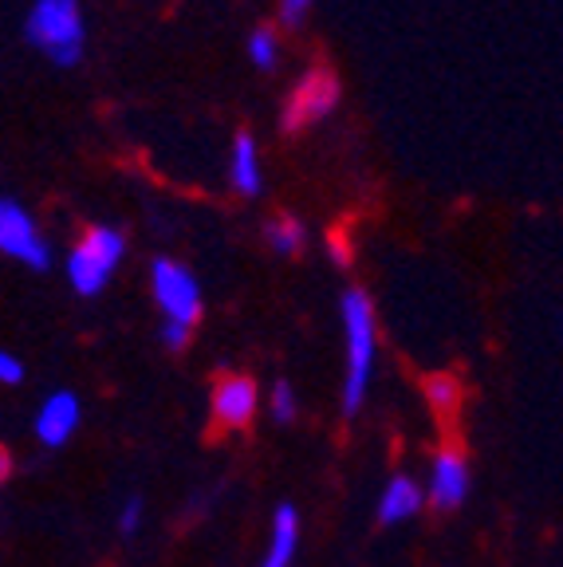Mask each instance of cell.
<instances>
[{
  "label": "cell",
  "instance_id": "1",
  "mask_svg": "<svg viewBox=\"0 0 563 567\" xmlns=\"http://www.w3.org/2000/svg\"><path fill=\"white\" fill-rule=\"evenodd\" d=\"M344 311V336H347V379H344V414H359L367 402L370 374H375V354H379V331H375V308L367 292L351 288L339 300Z\"/></svg>",
  "mask_w": 563,
  "mask_h": 567
},
{
  "label": "cell",
  "instance_id": "2",
  "mask_svg": "<svg viewBox=\"0 0 563 567\" xmlns=\"http://www.w3.org/2000/svg\"><path fill=\"white\" fill-rule=\"evenodd\" d=\"M24 35L32 40L48 60L71 63L83 55V17L75 0H35L24 20Z\"/></svg>",
  "mask_w": 563,
  "mask_h": 567
},
{
  "label": "cell",
  "instance_id": "3",
  "mask_svg": "<svg viewBox=\"0 0 563 567\" xmlns=\"http://www.w3.org/2000/svg\"><path fill=\"white\" fill-rule=\"evenodd\" d=\"M119 260H123V233L106 229V225L91 229L68 257L71 288L80 296H99L106 288V280H111V272L119 268Z\"/></svg>",
  "mask_w": 563,
  "mask_h": 567
},
{
  "label": "cell",
  "instance_id": "4",
  "mask_svg": "<svg viewBox=\"0 0 563 567\" xmlns=\"http://www.w3.org/2000/svg\"><path fill=\"white\" fill-rule=\"evenodd\" d=\"M150 288H154V300H158V308L166 311V319L194 328L197 316H202V292H197V280L190 268L158 257L154 265H150Z\"/></svg>",
  "mask_w": 563,
  "mask_h": 567
},
{
  "label": "cell",
  "instance_id": "5",
  "mask_svg": "<svg viewBox=\"0 0 563 567\" xmlns=\"http://www.w3.org/2000/svg\"><path fill=\"white\" fill-rule=\"evenodd\" d=\"M0 248H4L12 260H20V265L35 268V272L52 268V248L40 237V229H35V221L28 217L24 205H17V202L0 205Z\"/></svg>",
  "mask_w": 563,
  "mask_h": 567
},
{
  "label": "cell",
  "instance_id": "6",
  "mask_svg": "<svg viewBox=\"0 0 563 567\" xmlns=\"http://www.w3.org/2000/svg\"><path fill=\"white\" fill-rule=\"evenodd\" d=\"M256 406H260V390L248 374H221L209 394L213 422H217V430H229V434L253 425Z\"/></svg>",
  "mask_w": 563,
  "mask_h": 567
},
{
  "label": "cell",
  "instance_id": "7",
  "mask_svg": "<svg viewBox=\"0 0 563 567\" xmlns=\"http://www.w3.org/2000/svg\"><path fill=\"white\" fill-rule=\"evenodd\" d=\"M469 461L461 450H453V445H446V450L433 453L430 461V485H426V496L433 501V508H446V513H453V508L465 505L469 496Z\"/></svg>",
  "mask_w": 563,
  "mask_h": 567
},
{
  "label": "cell",
  "instance_id": "8",
  "mask_svg": "<svg viewBox=\"0 0 563 567\" xmlns=\"http://www.w3.org/2000/svg\"><path fill=\"white\" fill-rule=\"evenodd\" d=\"M335 103H339V83L331 75H324V71H316V75H308V80L291 91L288 111H284V126L296 131L304 123H319V118L331 115Z\"/></svg>",
  "mask_w": 563,
  "mask_h": 567
},
{
  "label": "cell",
  "instance_id": "9",
  "mask_svg": "<svg viewBox=\"0 0 563 567\" xmlns=\"http://www.w3.org/2000/svg\"><path fill=\"white\" fill-rule=\"evenodd\" d=\"M80 399L71 394V390H55V394H48L44 406L35 410V437H40V445H48V450H60V445L71 442V434L80 430Z\"/></svg>",
  "mask_w": 563,
  "mask_h": 567
},
{
  "label": "cell",
  "instance_id": "10",
  "mask_svg": "<svg viewBox=\"0 0 563 567\" xmlns=\"http://www.w3.org/2000/svg\"><path fill=\"white\" fill-rule=\"evenodd\" d=\"M426 501H430L426 488L418 485L414 477L398 473V477L387 481V488H382V496H379V520L402 524V520H410V516H418V508H422Z\"/></svg>",
  "mask_w": 563,
  "mask_h": 567
},
{
  "label": "cell",
  "instance_id": "11",
  "mask_svg": "<svg viewBox=\"0 0 563 567\" xmlns=\"http://www.w3.org/2000/svg\"><path fill=\"white\" fill-rule=\"evenodd\" d=\"M299 548V513L291 505H280L273 513V536H268L265 559L256 567H291Z\"/></svg>",
  "mask_w": 563,
  "mask_h": 567
},
{
  "label": "cell",
  "instance_id": "12",
  "mask_svg": "<svg viewBox=\"0 0 563 567\" xmlns=\"http://www.w3.org/2000/svg\"><path fill=\"white\" fill-rule=\"evenodd\" d=\"M233 186L245 197L260 194V158H256L253 134H240V138L233 142Z\"/></svg>",
  "mask_w": 563,
  "mask_h": 567
},
{
  "label": "cell",
  "instance_id": "13",
  "mask_svg": "<svg viewBox=\"0 0 563 567\" xmlns=\"http://www.w3.org/2000/svg\"><path fill=\"white\" fill-rule=\"evenodd\" d=\"M265 237H268V245H273L276 252H280V257H291V252H296V248L304 245V237H308V233H304V225H299V221L284 217V221H273V225H268Z\"/></svg>",
  "mask_w": 563,
  "mask_h": 567
},
{
  "label": "cell",
  "instance_id": "14",
  "mask_svg": "<svg viewBox=\"0 0 563 567\" xmlns=\"http://www.w3.org/2000/svg\"><path fill=\"white\" fill-rule=\"evenodd\" d=\"M426 394H430L433 410H441V414L461 406V382L453 379V374H433V379L426 382Z\"/></svg>",
  "mask_w": 563,
  "mask_h": 567
},
{
  "label": "cell",
  "instance_id": "15",
  "mask_svg": "<svg viewBox=\"0 0 563 567\" xmlns=\"http://www.w3.org/2000/svg\"><path fill=\"white\" fill-rule=\"evenodd\" d=\"M268 414H273L276 425H291L299 414V402H296V386L291 382H276L273 394H268Z\"/></svg>",
  "mask_w": 563,
  "mask_h": 567
},
{
  "label": "cell",
  "instance_id": "16",
  "mask_svg": "<svg viewBox=\"0 0 563 567\" xmlns=\"http://www.w3.org/2000/svg\"><path fill=\"white\" fill-rule=\"evenodd\" d=\"M142 520H146V501H142V496H126L123 508H119V516H115L119 536H123V540H134V536L142 532Z\"/></svg>",
  "mask_w": 563,
  "mask_h": 567
},
{
  "label": "cell",
  "instance_id": "17",
  "mask_svg": "<svg viewBox=\"0 0 563 567\" xmlns=\"http://www.w3.org/2000/svg\"><path fill=\"white\" fill-rule=\"evenodd\" d=\"M248 55H253L256 68H273L276 55H280L276 35L273 32H253V35H248Z\"/></svg>",
  "mask_w": 563,
  "mask_h": 567
},
{
  "label": "cell",
  "instance_id": "18",
  "mask_svg": "<svg viewBox=\"0 0 563 567\" xmlns=\"http://www.w3.org/2000/svg\"><path fill=\"white\" fill-rule=\"evenodd\" d=\"M0 382H4V386H20V382H24V363H20L12 351L0 354Z\"/></svg>",
  "mask_w": 563,
  "mask_h": 567
},
{
  "label": "cell",
  "instance_id": "19",
  "mask_svg": "<svg viewBox=\"0 0 563 567\" xmlns=\"http://www.w3.org/2000/svg\"><path fill=\"white\" fill-rule=\"evenodd\" d=\"M162 343H166L170 351H182V347L190 343V323H174V319H166V323H162Z\"/></svg>",
  "mask_w": 563,
  "mask_h": 567
},
{
  "label": "cell",
  "instance_id": "20",
  "mask_svg": "<svg viewBox=\"0 0 563 567\" xmlns=\"http://www.w3.org/2000/svg\"><path fill=\"white\" fill-rule=\"evenodd\" d=\"M308 4H311V0H284V4H280L284 24H299V20H304V12H308Z\"/></svg>",
  "mask_w": 563,
  "mask_h": 567
},
{
  "label": "cell",
  "instance_id": "21",
  "mask_svg": "<svg viewBox=\"0 0 563 567\" xmlns=\"http://www.w3.org/2000/svg\"><path fill=\"white\" fill-rule=\"evenodd\" d=\"M0 477H12V453H0Z\"/></svg>",
  "mask_w": 563,
  "mask_h": 567
}]
</instances>
